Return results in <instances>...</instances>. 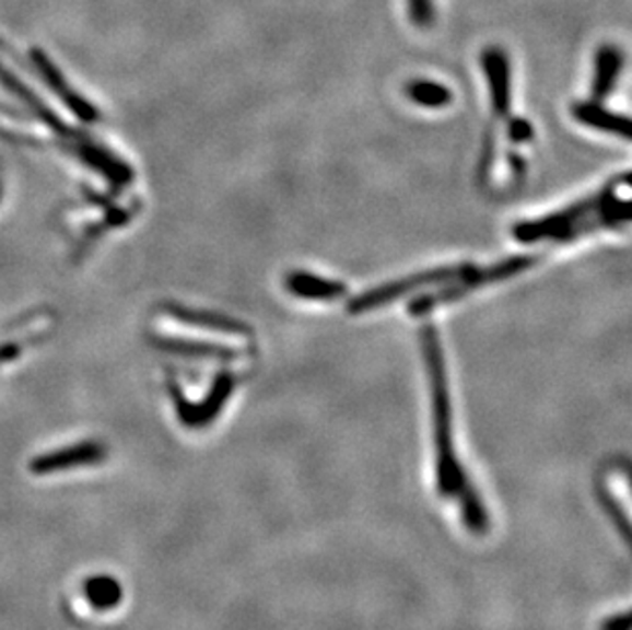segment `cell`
Wrapping results in <instances>:
<instances>
[{"mask_svg": "<svg viewBox=\"0 0 632 630\" xmlns=\"http://www.w3.org/2000/svg\"><path fill=\"white\" fill-rule=\"evenodd\" d=\"M422 354L426 364L428 385H430V406H432V430L436 448V481L438 491L448 500H457L463 512V521L475 535L488 530V512L477 498L467 472L463 469L457 446H455V418L453 401L446 377L443 342L436 326L426 324L420 334Z\"/></svg>", "mask_w": 632, "mask_h": 630, "instance_id": "cell-1", "label": "cell"}, {"mask_svg": "<svg viewBox=\"0 0 632 630\" xmlns=\"http://www.w3.org/2000/svg\"><path fill=\"white\" fill-rule=\"evenodd\" d=\"M629 173L612 178L604 189L538 220L520 221L512 236L520 244H571L601 230H620L631 221Z\"/></svg>", "mask_w": 632, "mask_h": 630, "instance_id": "cell-2", "label": "cell"}, {"mask_svg": "<svg viewBox=\"0 0 632 630\" xmlns=\"http://www.w3.org/2000/svg\"><path fill=\"white\" fill-rule=\"evenodd\" d=\"M537 265L535 256H510L506 260H500L491 267H475L471 262H465V267L460 270L459 277L450 283L441 284L438 291L432 293H424L420 298L411 301L410 314L413 317L420 315H428L443 305H450L457 301L465 300L467 295H471L475 291H481L485 287L495 283H504L507 279L516 277L526 272L528 268Z\"/></svg>", "mask_w": 632, "mask_h": 630, "instance_id": "cell-3", "label": "cell"}, {"mask_svg": "<svg viewBox=\"0 0 632 630\" xmlns=\"http://www.w3.org/2000/svg\"><path fill=\"white\" fill-rule=\"evenodd\" d=\"M463 267H465V262L459 265V267L430 268V270L413 272L410 277L397 279L394 283L373 287V289L361 293L359 298H352V300L348 301V314H368V312H375V310H381V307L394 305L396 301L403 300L406 295L416 293L420 289L450 283V281H455L459 277Z\"/></svg>", "mask_w": 632, "mask_h": 630, "instance_id": "cell-4", "label": "cell"}, {"mask_svg": "<svg viewBox=\"0 0 632 630\" xmlns=\"http://www.w3.org/2000/svg\"><path fill=\"white\" fill-rule=\"evenodd\" d=\"M237 385H239V375L230 369H223L213 378V385L201 404H190L180 397H173L180 422L190 428H199V425L213 422L236 392Z\"/></svg>", "mask_w": 632, "mask_h": 630, "instance_id": "cell-5", "label": "cell"}, {"mask_svg": "<svg viewBox=\"0 0 632 630\" xmlns=\"http://www.w3.org/2000/svg\"><path fill=\"white\" fill-rule=\"evenodd\" d=\"M481 68L490 84L491 110L495 119H507L512 107V62L506 49L500 46L483 49Z\"/></svg>", "mask_w": 632, "mask_h": 630, "instance_id": "cell-6", "label": "cell"}, {"mask_svg": "<svg viewBox=\"0 0 632 630\" xmlns=\"http://www.w3.org/2000/svg\"><path fill=\"white\" fill-rule=\"evenodd\" d=\"M162 314L166 315L168 319L183 324V326H189L192 330L225 334V336H232V338H237V340L239 338L250 340L254 336L253 330L244 322L236 319V317L192 310V307H185L180 303H164L162 305Z\"/></svg>", "mask_w": 632, "mask_h": 630, "instance_id": "cell-7", "label": "cell"}, {"mask_svg": "<svg viewBox=\"0 0 632 630\" xmlns=\"http://www.w3.org/2000/svg\"><path fill=\"white\" fill-rule=\"evenodd\" d=\"M107 457V448L101 442H80L68 448H58L35 458L32 471L39 475L49 472L70 471L80 467H91Z\"/></svg>", "mask_w": 632, "mask_h": 630, "instance_id": "cell-8", "label": "cell"}, {"mask_svg": "<svg viewBox=\"0 0 632 630\" xmlns=\"http://www.w3.org/2000/svg\"><path fill=\"white\" fill-rule=\"evenodd\" d=\"M285 291L289 295L305 301H333L344 300L348 295V287L342 281H333L314 275L309 270H291L285 275Z\"/></svg>", "mask_w": 632, "mask_h": 630, "instance_id": "cell-9", "label": "cell"}, {"mask_svg": "<svg viewBox=\"0 0 632 630\" xmlns=\"http://www.w3.org/2000/svg\"><path fill=\"white\" fill-rule=\"evenodd\" d=\"M33 66L37 68V72L42 74V79L46 80V84L49 86V91L54 95L60 96V101L66 103V107L77 113L79 119L82 121H96L98 119V113H96L93 105H89L79 93H74L68 82L63 80L62 72L51 63L48 56L42 51V49H33L32 51Z\"/></svg>", "mask_w": 632, "mask_h": 630, "instance_id": "cell-10", "label": "cell"}, {"mask_svg": "<svg viewBox=\"0 0 632 630\" xmlns=\"http://www.w3.org/2000/svg\"><path fill=\"white\" fill-rule=\"evenodd\" d=\"M624 68V54L615 44H604L594 56V77H592V98L594 103H604L617 89L618 79Z\"/></svg>", "mask_w": 632, "mask_h": 630, "instance_id": "cell-11", "label": "cell"}, {"mask_svg": "<svg viewBox=\"0 0 632 630\" xmlns=\"http://www.w3.org/2000/svg\"><path fill=\"white\" fill-rule=\"evenodd\" d=\"M571 113H573V119L582 126L592 127L596 131H604L610 136H618L622 140L631 138V119L627 115L606 109L601 103L577 101L573 103Z\"/></svg>", "mask_w": 632, "mask_h": 630, "instance_id": "cell-12", "label": "cell"}, {"mask_svg": "<svg viewBox=\"0 0 632 630\" xmlns=\"http://www.w3.org/2000/svg\"><path fill=\"white\" fill-rule=\"evenodd\" d=\"M152 342L156 348H162L166 352H173L178 357H190V359H215V361H234L239 357L236 348L218 345V342H207V340H195V338H183V336H154Z\"/></svg>", "mask_w": 632, "mask_h": 630, "instance_id": "cell-13", "label": "cell"}, {"mask_svg": "<svg viewBox=\"0 0 632 630\" xmlns=\"http://www.w3.org/2000/svg\"><path fill=\"white\" fill-rule=\"evenodd\" d=\"M406 95L413 105L424 109H444L453 103V91L436 80H410L406 86Z\"/></svg>", "mask_w": 632, "mask_h": 630, "instance_id": "cell-14", "label": "cell"}, {"mask_svg": "<svg viewBox=\"0 0 632 630\" xmlns=\"http://www.w3.org/2000/svg\"><path fill=\"white\" fill-rule=\"evenodd\" d=\"M84 596L95 610H113L124 599V592L117 580L96 575L84 583Z\"/></svg>", "mask_w": 632, "mask_h": 630, "instance_id": "cell-15", "label": "cell"}, {"mask_svg": "<svg viewBox=\"0 0 632 630\" xmlns=\"http://www.w3.org/2000/svg\"><path fill=\"white\" fill-rule=\"evenodd\" d=\"M408 7V16L411 25L418 30H430L436 21V9L434 0H406Z\"/></svg>", "mask_w": 632, "mask_h": 630, "instance_id": "cell-16", "label": "cell"}, {"mask_svg": "<svg viewBox=\"0 0 632 630\" xmlns=\"http://www.w3.org/2000/svg\"><path fill=\"white\" fill-rule=\"evenodd\" d=\"M506 133L507 140L512 143H518V145L535 142V127L524 117H510Z\"/></svg>", "mask_w": 632, "mask_h": 630, "instance_id": "cell-17", "label": "cell"}]
</instances>
